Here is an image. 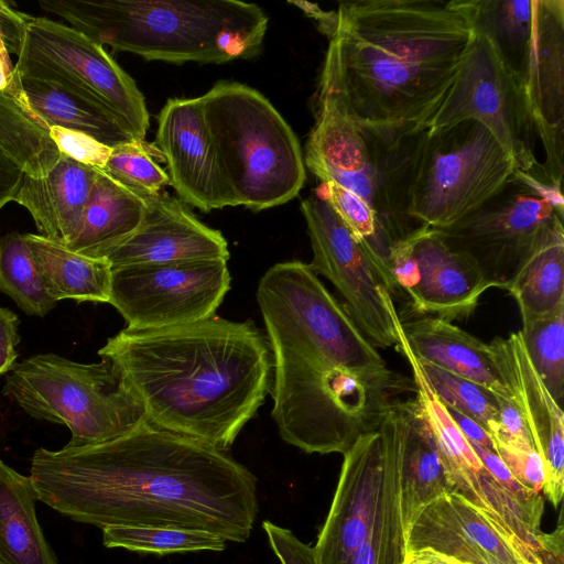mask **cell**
I'll use <instances>...</instances> for the list:
<instances>
[{
  "label": "cell",
  "mask_w": 564,
  "mask_h": 564,
  "mask_svg": "<svg viewBox=\"0 0 564 564\" xmlns=\"http://www.w3.org/2000/svg\"><path fill=\"white\" fill-rule=\"evenodd\" d=\"M30 478L37 500L101 530L172 527L242 543L259 509L257 478L227 451L147 417L105 443L37 448Z\"/></svg>",
  "instance_id": "obj_1"
},
{
  "label": "cell",
  "mask_w": 564,
  "mask_h": 564,
  "mask_svg": "<svg viewBox=\"0 0 564 564\" xmlns=\"http://www.w3.org/2000/svg\"><path fill=\"white\" fill-rule=\"evenodd\" d=\"M257 301L272 355V419L307 454H345L415 397L413 378L389 368L308 263L269 268Z\"/></svg>",
  "instance_id": "obj_2"
},
{
  "label": "cell",
  "mask_w": 564,
  "mask_h": 564,
  "mask_svg": "<svg viewBox=\"0 0 564 564\" xmlns=\"http://www.w3.org/2000/svg\"><path fill=\"white\" fill-rule=\"evenodd\" d=\"M476 18L477 0L340 3L317 101L362 130H425L468 54Z\"/></svg>",
  "instance_id": "obj_3"
},
{
  "label": "cell",
  "mask_w": 564,
  "mask_h": 564,
  "mask_svg": "<svg viewBox=\"0 0 564 564\" xmlns=\"http://www.w3.org/2000/svg\"><path fill=\"white\" fill-rule=\"evenodd\" d=\"M167 431L228 451L271 390L270 345L252 321L218 316L177 326L126 327L98 350Z\"/></svg>",
  "instance_id": "obj_4"
},
{
  "label": "cell",
  "mask_w": 564,
  "mask_h": 564,
  "mask_svg": "<svg viewBox=\"0 0 564 564\" xmlns=\"http://www.w3.org/2000/svg\"><path fill=\"white\" fill-rule=\"evenodd\" d=\"M100 45L148 61L226 63L260 52L269 19L238 0H42Z\"/></svg>",
  "instance_id": "obj_5"
},
{
  "label": "cell",
  "mask_w": 564,
  "mask_h": 564,
  "mask_svg": "<svg viewBox=\"0 0 564 564\" xmlns=\"http://www.w3.org/2000/svg\"><path fill=\"white\" fill-rule=\"evenodd\" d=\"M223 177L236 205L263 210L293 199L305 182L300 142L256 89L220 82L200 96Z\"/></svg>",
  "instance_id": "obj_6"
},
{
  "label": "cell",
  "mask_w": 564,
  "mask_h": 564,
  "mask_svg": "<svg viewBox=\"0 0 564 564\" xmlns=\"http://www.w3.org/2000/svg\"><path fill=\"white\" fill-rule=\"evenodd\" d=\"M304 164L322 182L359 196L375 212L391 246L420 227L408 214L414 165L426 130L372 132L358 128L327 101H317Z\"/></svg>",
  "instance_id": "obj_7"
},
{
  "label": "cell",
  "mask_w": 564,
  "mask_h": 564,
  "mask_svg": "<svg viewBox=\"0 0 564 564\" xmlns=\"http://www.w3.org/2000/svg\"><path fill=\"white\" fill-rule=\"evenodd\" d=\"M476 22L519 78L544 151L545 175L564 173V1L477 0Z\"/></svg>",
  "instance_id": "obj_8"
},
{
  "label": "cell",
  "mask_w": 564,
  "mask_h": 564,
  "mask_svg": "<svg viewBox=\"0 0 564 564\" xmlns=\"http://www.w3.org/2000/svg\"><path fill=\"white\" fill-rule=\"evenodd\" d=\"M1 393L34 419L64 424L67 447L118 438L144 419V411L107 359L80 364L40 354L17 364Z\"/></svg>",
  "instance_id": "obj_9"
},
{
  "label": "cell",
  "mask_w": 564,
  "mask_h": 564,
  "mask_svg": "<svg viewBox=\"0 0 564 564\" xmlns=\"http://www.w3.org/2000/svg\"><path fill=\"white\" fill-rule=\"evenodd\" d=\"M516 166L476 120L427 131L416 156L408 214L419 225L447 227L494 196Z\"/></svg>",
  "instance_id": "obj_10"
},
{
  "label": "cell",
  "mask_w": 564,
  "mask_h": 564,
  "mask_svg": "<svg viewBox=\"0 0 564 564\" xmlns=\"http://www.w3.org/2000/svg\"><path fill=\"white\" fill-rule=\"evenodd\" d=\"M469 119L489 130L517 170L547 177L535 154L538 135L522 85L492 37L478 24L456 78L425 130Z\"/></svg>",
  "instance_id": "obj_11"
},
{
  "label": "cell",
  "mask_w": 564,
  "mask_h": 564,
  "mask_svg": "<svg viewBox=\"0 0 564 564\" xmlns=\"http://www.w3.org/2000/svg\"><path fill=\"white\" fill-rule=\"evenodd\" d=\"M14 68L107 107L144 140L150 120L142 93L102 45L73 26L30 17Z\"/></svg>",
  "instance_id": "obj_12"
},
{
  "label": "cell",
  "mask_w": 564,
  "mask_h": 564,
  "mask_svg": "<svg viewBox=\"0 0 564 564\" xmlns=\"http://www.w3.org/2000/svg\"><path fill=\"white\" fill-rule=\"evenodd\" d=\"M557 220L563 216L512 174L480 207L433 229L448 248L470 257L494 288L506 289Z\"/></svg>",
  "instance_id": "obj_13"
},
{
  "label": "cell",
  "mask_w": 564,
  "mask_h": 564,
  "mask_svg": "<svg viewBox=\"0 0 564 564\" xmlns=\"http://www.w3.org/2000/svg\"><path fill=\"white\" fill-rule=\"evenodd\" d=\"M230 281L224 259L121 267L112 269L108 303L129 328L177 326L215 316Z\"/></svg>",
  "instance_id": "obj_14"
},
{
  "label": "cell",
  "mask_w": 564,
  "mask_h": 564,
  "mask_svg": "<svg viewBox=\"0 0 564 564\" xmlns=\"http://www.w3.org/2000/svg\"><path fill=\"white\" fill-rule=\"evenodd\" d=\"M313 259L310 268L326 278L344 307L376 348L399 349L398 313L362 242H358L317 193L301 203Z\"/></svg>",
  "instance_id": "obj_15"
},
{
  "label": "cell",
  "mask_w": 564,
  "mask_h": 564,
  "mask_svg": "<svg viewBox=\"0 0 564 564\" xmlns=\"http://www.w3.org/2000/svg\"><path fill=\"white\" fill-rule=\"evenodd\" d=\"M388 269L391 297H403L412 314L447 322L469 317L494 288L470 257L448 248L425 225L390 246Z\"/></svg>",
  "instance_id": "obj_16"
},
{
  "label": "cell",
  "mask_w": 564,
  "mask_h": 564,
  "mask_svg": "<svg viewBox=\"0 0 564 564\" xmlns=\"http://www.w3.org/2000/svg\"><path fill=\"white\" fill-rule=\"evenodd\" d=\"M406 552L430 550L459 564H541L484 511L457 492L429 503L411 523Z\"/></svg>",
  "instance_id": "obj_17"
},
{
  "label": "cell",
  "mask_w": 564,
  "mask_h": 564,
  "mask_svg": "<svg viewBox=\"0 0 564 564\" xmlns=\"http://www.w3.org/2000/svg\"><path fill=\"white\" fill-rule=\"evenodd\" d=\"M156 147L183 202L202 212L237 206L218 164L202 97L166 101L158 118Z\"/></svg>",
  "instance_id": "obj_18"
},
{
  "label": "cell",
  "mask_w": 564,
  "mask_h": 564,
  "mask_svg": "<svg viewBox=\"0 0 564 564\" xmlns=\"http://www.w3.org/2000/svg\"><path fill=\"white\" fill-rule=\"evenodd\" d=\"M343 455L332 505L314 546L321 564H341L369 530L384 473L381 431L360 436Z\"/></svg>",
  "instance_id": "obj_19"
},
{
  "label": "cell",
  "mask_w": 564,
  "mask_h": 564,
  "mask_svg": "<svg viewBox=\"0 0 564 564\" xmlns=\"http://www.w3.org/2000/svg\"><path fill=\"white\" fill-rule=\"evenodd\" d=\"M145 210L138 228L110 249L105 259L111 269L195 260L229 259L220 231L200 223L175 197L143 195Z\"/></svg>",
  "instance_id": "obj_20"
},
{
  "label": "cell",
  "mask_w": 564,
  "mask_h": 564,
  "mask_svg": "<svg viewBox=\"0 0 564 564\" xmlns=\"http://www.w3.org/2000/svg\"><path fill=\"white\" fill-rule=\"evenodd\" d=\"M495 360L524 417L534 449L543 460V492L554 508L564 494V415L534 370L520 330L489 343Z\"/></svg>",
  "instance_id": "obj_21"
},
{
  "label": "cell",
  "mask_w": 564,
  "mask_h": 564,
  "mask_svg": "<svg viewBox=\"0 0 564 564\" xmlns=\"http://www.w3.org/2000/svg\"><path fill=\"white\" fill-rule=\"evenodd\" d=\"M400 326L419 360L476 382L496 397L512 398L489 344L434 316L400 319Z\"/></svg>",
  "instance_id": "obj_22"
},
{
  "label": "cell",
  "mask_w": 564,
  "mask_h": 564,
  "mask_svg": "<svg viewBox=\"0 0 564 564\" xmlns=\"http://www.w3.org/2000/svg\"><path fill=\"white\" fill-rule=\"evenodd\" d=\"M97 169L62 154L44 177L22 174L12 202L32 216L39 235L66 245L83 215Z\"/></svg>",
  "instance_id": "obj_23"
},
{
  "label": "cell",
  "mask_w": 564,
  "mask_h": 564,
  "mask_svg": "<svg viewBox=\"0 0 564 564\" xmlns=\"http://www.w3.org/2000/svg\"><path fill=\"white\" fill-rule=\"evenodd\" d=\"M401 404L384 417V473L380 497L369 530L358 547L341 564H402L406 530L400 497L403 425Z\"/></svg>",
  "instance_id": "obj_24"
},
{
  "label": "cell",
  "mask_w": 564,
  "mask_h": 564,
  "mask_svg": "<svg viewBox=\"0 0 564 564\" xmlns=\"http://www.w3.org/2000/svg\"><path fill=\"white\" fill-rule=\"evenodd\" d=\"M403 437L400 497L406 530L438 497L453 492L432 431L414 398L401 404Z\"/></svg>",
  "instance_id": "obj_25"
},
{
  "label": "cell",
  "mask_w": 564,
  "mask_h": 564,
  "mask_svg": "<svg viewBox=\"0 0 564 564\" xmlns=\"http://www.w3.org/2000/svg\"><path fill=\"white\" fill-rule=\"evenodd\" d=\"M144 210L142 196L97 169L80 220L64 246L88 257L104 258L138 228Z\"/></svg>",
  "instance_id": "obj_26"
},
{
  "label": "cell",
  "mask_w": 564,
  "mask_h": 564,
  "mask_svg": "<svg viewBox=\"0 0 564 564\" xmlns=\"http://www.w3.org/2000/svg\"><path fill=\"white\" fill-rule=\"evenodd\" d=\"M19 77L31 109L48 128L83 132L109 148L137 140L127 124L107 107L53 82Z\"/></svg>",
  "instance_id": "obj_27"
},
{
  "label": "cell",
  "mask_w": 564,
  "mask_h": 564,
  "mask_svg": "<svg viewBox=\"0 0 564 564\" xmlns=\"http://www.w3.org/2000/svg\"><path fill=\"white\" fill-rule=\"evenodd\" d=\"M23 237L54 301L109 302L112 269L105 258L75 252L39 234H23Z\"/></svg>",
  "instance_id": "obj_28"
},
{
  "label": "cell",
  "mask_w": 564,
  "mask_h": 564,
  "mask_svg": "<svg viewBox=\"0 0 564 564\" xmlns=\"http://www.w3.org/2000/svg\"><path fill=\"white\" fill-rule=\"evenodd\" d=\"M35 499L30 476L0 456V557L7 564H57L39 524Z\"/></svg>",
  "instance_id": "obj_29"
},
{
  "label": "cell",
  "mask_w": 564,
  "mask_h": 564,
  "mask_svg": "<svg viewBox=\"0 0 564 564\" xmlns=\"http://www.w3.org/2000/svg\"><path fill=\"white\" fill-rule=\"evenodd\" d=\"M0 152L34 178L46 176L62 156L50 128L31 109L15 68L0 90Z\"/></svg>",
  "instance_id": "obj_30"
},
{
  "label": "cell",
  "mask_w": 564,
  "mask_h": 564,
  "mask_svg": "<svg viewBox=\"0 0 564 564\" xmlns=\"http://www.w3.org/2000/svg\"><path fill=\"white\" fill-rule=\"evenodd\" d=\"M522 322L555 310L564 302V227L557 220L540 239L506 286Z\"/></svg>",
  "instance_id": "obj_31"
},
{
  "label": "cell",
  "mask_w": 564,
  "mask_h": 564,
  "mask_svg": "<svg viewBox=\"0 0 564 564\" xmlns=\"http://www.w3.org/2000/svg\"><path fill=\"white\" fill-rule=\"evenodd\" d=\"M0 292L33 316H45L57 303L46 292L23 234L18 231L0 238Z\"/></svg>",
  "instance_id": "obj_32"
},
{
  "label": "cell",
  "mask_w": 564,
  "mask_h": 564,
  "mask_svg": "<svg viewBox=\"0 0 564 564\" xmlns=\"http://www.w3.org/2000/svg\"><path fill=\"white\" fill-rule=\"evenodd\" d=\"M227 541L207 531L172 527L109 525L102 529V543L108 549H126L159 556L196 552L224 551Z\"/></svg>",
  "instance_id": "obj_33"
},
{
  "label": "cell",
  "mask_w": 564,
  "mask_h": 564,
  "mask_svg": "<svg viewBox=\"0 0 564 564\" xmlns=\"http://www.w3.org/2000/svg\"><path fill=\"white\" fill-rule=\"evenodd\" d=\"M520 333L534 370L561 406L564 394V302L546 315L522 322Z\"/></svg>",
  "instance_id": "obj_34"
},
{
  "label": "cell",
  "mask_w": 564,
  "mask_h": 564,
  "mask_svg": "<svg viewBox=\"0 0 564 564\" xmlns=\"http://www.w3.org/2000/svg\"><path fill=\"white\" fill-rule=\"evenodd\" d=\"M419 360V359H417ZM422 372L438 400L479 423L489 434L498 422V400L487 388L419 360Z\"/></svg>",
  "instance_id": "obj_35"
},
{
  "label": "cell",
  "mask_w": 564,
  "mask_h": 564,
  "mask_svg": "<svg viewBox=\"0 0 564 564\" xmlns=\"http://www.w3.org/2000/svg\"><path fill=\"white\" fill-rule=\"evenodd\" d=\"M154 156L164 160L158 147L134 140L111 148L100 171L140 196L158 194L170 178Z\"/></svg>",
  "instance_id": "obj_36"
},
{
  "label": "cell",
  "mask_w": 564,
  "mask_h": 564,
  "mask_svg": "<svg viewBox=\"0 0 564 564\" xmlns=\"http://www.w3.org/2000/svg\"><path fill=\"white\" fill-rule=\"evenodd\" d=\"M50 134L61 154L84 165L100 170L111 152V148L83 132L51 127Z\"/></svg>",
  "instance_id": "obj_37"
},
{
  "label": "cell",
  "mask_w": 564,
  "mask_h": 564,
  "mask_svg": "<svg viewBox=\"0 0 564 564\" xmlns=\"http://www.w3.org/2000/svg\"><path fill=\"white\" fill-rule=\"evenodd\" d=\"M496 453L499 455L511 475L525 488L540 494L543 490L545 475L543 460L539 453L532 449H521L494 441Z\"/></svg>",
  "instance_id": "obj_38"
},
{
  "label": "cell",
  "mask_w": 564,
  "mask_h": 564,
  "mask_svg": "<svg viewBox=\"0 0 564 564\" xmlns=\"http://www.w3.org/2000/svg\"><path fill=\"white\" fill-rule=\"evenodd\" d=\"M497 400L499 406L498 422L490 434L491 438L521 449L534 448L524 417L514 398L497 397Z\"/></svg>",
  "instance_id": "obj_39"
},
{
  "label": "cell",
  "mask_w": 564,
  "mask_h": 564,
  "mask_svg": "<svg viewBox=\"0 0 564 564\" xmlns=\"http://www.w3.org/2000/svg\"><path fill=\"white\" fill-rule=\"evenodd\" d=\"M262 529L281 564H321L314 546L302 542L290 529L269 520L262 522Z\"/></svg>",
  "instance_id": "obj_40"
},
{
  "label": "cell",
  "mask_w": 564,
  "mask_h": 564,
  "mask_svg": "<svg viewBox=\"0 0 564 564\" xmlns=\"http://www.w3.org/2000/svg\"><path fill=\"white\" fill-rule=\"evenodd\" d=\"M29 19L30 15L15 11L0 0V46H4L9 54L18 55Z\"/></svg>",
  "instance_id": "obj_41"
},
{
  "label": "cell",
  "mask_w": 564,
  "mask_h": 564,
  "mask_svg": "<svg viewBox=\"0 0 564 564\" xmlns=\"http://www.w3.org/2000/svg\"><path fill=\"white\" fill-rule=\"evenodd\" d=\"M563 512H560L556 529L551 533L541 532L534 552L541 564H563Z\"/></svg>",
  "instance_id": "obj_42"
},
{
  "label": "cell",
  "mask_w": 564,
  "mask_h": 564,
  "mask_svg": "<svg viewBox=\"0 0 564 564\" xmlns=\"http://www.w3.org/2000/svg\"><path fill=\"white\" fill-rule=\"evenodd\" d=\"M446 410L469 443L495 451L490 434L479 423L454 409L446 406Z\"/></svg>",
  "instance_id": "obj_43"
},
{
  "label": "cell",
  "mask_w": 564,
  "mask_h": 564,
  "mask_svg": "<svg viewBox=\"0 0 564 564\" xmlns=\"http://www.w3.org/2000/svg\"><path fill=\"white\" fill-rule=\"evenodd\" d=\"M22 174L21 170L0 152V209L12 202Z\"/></svg>",
  "instance_id": "obj_44"
},
{
  "label": "cell",
  "mask_w": 564,
  "mask_h": 564,
  "mask_svg": "<svg viewBox=\"0 0 564 564\" xmlns=\"http://www.w3.org/2000/svg\"><path fill=\"white\" fill-rule=\"evenodd\" d=\"M18 326L19 317L17 314L7 307L0 306V347L15 349V346L20 343Z\"/></svg>",
  "instance_id": "obj_45"
},
{
  "label": "cell",
  "mask_w": 564,
  "mask_h": 564,
  "mask_svg": "<svg viewBox=\"0 0 564 564\" xmlns=\"http://www.w3.org/2000/svg\"><path fill=\"white\" fill-rule=\"evenodd\" d=\"M402 564H459L430 550L406 552Z\"/></svg>",
  "instance_id": "obj_46"
},
{
  "label": "cell",
  "mask_w": 564,
  "mask_h": 564,
  "mask_svg": "<svg viewBox=\"0 0 564 564\" xmlns=\"http://www.w3.org/2000/svg\"><path fill=\"white\" fill-rule=\"evenodd\" d=\"M13 72L14 65L11 63L8 50L4 46H0V90L8 87Z\"/></svg>",
  "instance_id": "obj_47"
},
{
  "label": "cell",
  "mask_w": 564,
  "mask_h": 564,
  "mask_svg": "<svg viewBox=\"0 0 564 564\" xmlns=\"http://www.w3.org/2000/svg\"><path fill=\"white\" fill-rule=\"evenodd\" d=\"M17 357L18 354L15 349H6L0 347V375L10 371L13 368Z\"/></svg>",
  "instance_id": "obj_48"
},
{
  "label": "cell",
  "mask_w": 564,
  "mask_h": 564,
  "mask_svg": "<svg viewBox=\"0 0 564 564\" xmlns=\"http://www.w3.org/2000/svg\"><path fill=\"white\" fill-rule=\"evenodd\" d=\"M0 564H7V563L0 557Z\"/></svg>",
  "instance_id": "obj_49"
}]
</instances>
